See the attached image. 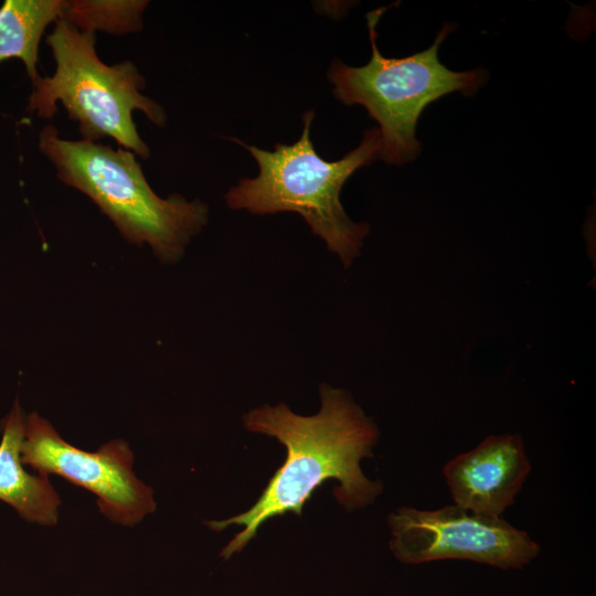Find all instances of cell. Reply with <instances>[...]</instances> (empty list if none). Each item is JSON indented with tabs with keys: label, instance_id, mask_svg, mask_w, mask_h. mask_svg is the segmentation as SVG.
I'll return each instance as SVG.
<instances>
[{
	"label": "cell",
	"instance_id": "cell-8",
	"mask_svg": "<svg viewBox=\"0 0 596 596\" xmlns=\"http://www.w3.org/2000/svg\"><path fill=\"white\" fill-rule=\"evenodd\" d=\"M530 471L520 434L488 436L443 469L454 504L496 518L514 503Z\"/></svg>",
	"mask_w": 596,
	"mask_h": 596
},
{
	"label": "cell",
	"instance_id": "cell-11",
	"mask_svg": "<svg viewBox=\"0 0 596 596\" xmlns=\"http://www.w3.org/2000/svg\"><path fill=\"white\" fill-rule=\"evenodd\" d=\"M147 0H64L61 19L81 31L125 35L141 31Z\"/></svg>",
	"mask_w": 596,
	"mask_h": 596
},
{
	"label": "cell",
	"instance_id": "cell-7",
	"mask_svg": "<svg viewBox=\"0 0 596 596\" xmlns=\"http://www.w3.org/2000/svg\"><path fill=\"white\" fill-rule=\"evenodd\" d=\"M21 460L40 475H57L97 497L99 511L125 526L139 523L156 510L153 490L132 470L134 454L123 439L89 453L64 440L36 413L26 416Z\"/></svg>",
	"mask_w": 596,
	"mask_h": 596
},
{
	"label": "cell",
	"instance_id": "cell-9",
	"mask_svg": "<svg viewBox=\"0 0 596 596\" xmlns=\"http://www.w3.org/2000/svg\"><path fill=\"white\" fill-rule=\"evenodd\" d=\"M26 416L19 401L4 419L0 443V500L10 504L22 519L41 525L56 524L61 499L49 477L24 469L21 449Z\"/></svg>",
	"mask_w": 596,
	"mask_h": 596
},
{
	"label": "cell",
	"instance_id": "cell-10",
	"mask_svg": "<svg viewBox=\"0 0 596 596\" xmlns=\"http://www.w3.org/2000/svg\"><path fill=\"white\" fill-rule=\"evenodd\" d=\"M64 0H6L0 7V64L20 60L34 85L40 43L51 23L61 19Z\"/></svg>",
	"mask_w": 596,
	"mask_h": 596
},
{
	"label": "cell",
	"instance_id": "cell-5",
	"mask_svg": "<svg viewBox=\"0 0 596 596\" xmlns=\"http://www.w3.org/2000/svg\"><path fill=\"white\" fill-rule=\"evenodd\" d=\"M387 7L366 14L372 56L363 66H349L333 60L328 79L333 96L344 105H362L379 124L381 134L380 159L389 164H404L415 160L422 145L416 138L418 118L425 107L436 99L460 92L473 95L488 78L479 67L455 72L438 57V47L456 28L446 22L434 43L425 51L405 57H385L376 45V25Z\"/></svg>",
	"mask_w": 596,
	"mask_h": 596
},
{
	"label": "cell",
	"instance_id": "cell-3",
	"mask_svg": "<svg viewBox=\"0 0 596 596\" xmlns=\"http://www.w3.org/2000/svg\"><path fill=\"white\" fill-rule=\"evenodd\" d=\"M315 115L312 109L304 113L300 138L292 145L277 142L274 151L230 138L251 152L259 172L231 188L225 194V203L232 210H247L259 215L286 211L299 213L313 235L323 240L329 251L348 268L360 255L370 226L349 217L340 202V192L358 169L380 159L381 134L377 127L364 130L356 148L339 160L327 161L315 150L310 138Z\"/></svg>",
	"mask_w": 596,
	"mask_h": 596
},
{
	"label": "cell",
	"instance_id": "cell-2",
	"mask_svg": "<svg viewBox=\"0 0 596 596\" xmlns=\"http://www.w3.org/2000/svg\"><path fill=\"white\" fill-rule=\"evenodd\" d=\"M38 147L62 183L88 196L127 242L148 245L162 263L178 262L209 221L199 199L159 196L127 149L65 139L52 124L39 132Z\"/></svg>",
	"mask_w": 596,
	"mask_h": 596
},
{
	"label": "cell",
	"instance_id": "cell-6",
	"mask_svg": "<svg viewBox=\"0 0 596 596\" xmlns=\"http://www.w3.org/2000/svg\"><path fill=\"white\" fill-rule=\"evenodd\" d=\"M390 547L405 564L469 560L500 568H522L540 553L530 535L502 518L457 504L437 510L402 507L387 519Z\"/></svg>",
	"mask_w": 596,
	"mask_h": 596
},
{
	"label": "cell",
	"instance_id": "cell-4",
	"mask_svg": "<svg viewBox=\"0 0 596 596\" xmlns=\"http://www.w3.org/2000/svg\"><path fill=\"white\" fill-rule=\"evenodd\" d=\"M46 44L55 68L32 85L26 110L43 119H53L57 103L75 121L81 139L99 142L111 138L141 159L150 157L134 121V111L142 113L159 128L167 124L164 108L142 94L146 79L129 60L108 65L96 51V33L81 31L60 19Z\"/></svg>",
	"mask_w": 596,
	"mask_h": 596
},
{
	"label": "cell",
	"instance_id": "cell-1",
	"mask_svg": "<svg viewBox=\"0 0 596 596\" xmlns=\"http://www.w3.org/2000/svg\"><path fill=\"white\" fill-rule=\"evenodd\" d=\"M320 396L321 408L312 416L295 414L284 403L266 404L244 415L247 430L277 438L287 456L249 510L206 522L215 531L232 524L244 528L223 549L224 558L241 552L270 518L287 512L300 515L327 479L340 482L333 494L348 511L364 508L381 494L382 483L368 479L360 467L379 439L376 425L345 391L323 384Z\"/></svg>",
	"mask_w": 596,
	"mask_h": 596
}]
</instances>
